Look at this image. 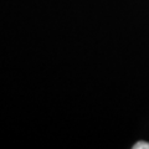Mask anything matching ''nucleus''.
<instances>
[{"mask_svg":"<svg viewBox=\"0 0 149 149\" xmlns=\"http://www.w3.org/2000/svg\"><path fill=\"white\" fill-rule=\"evenodd\" d=\"M133 149H149V143L148 142H137L133 146Z\"/></svg>","mask_w":149,"mask_h":149,"instance_id":"f257e3e1","label":"nucleus"}]
</instances>
